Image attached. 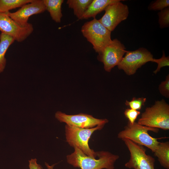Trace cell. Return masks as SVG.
I'll return each mask as SVG.
<instances>
[{"label": "cell", "instance_id": "obj_3", "mask_svg": "<svg viewBox=\"0 0 169 169\" xmlns=\"http://www.w3.org/2000/svg\"><path fill=\"white\" fill-rule=\"evenodd\" d=\"M137 123L146 126L169 130V105L163 99L156 101L153 106L146 109Z\"/></svg>", "mask_w": 169, "mask_h": 169}, {"label": "cell", "instance_id": "obj_2", "mask_svg": "<svg viewBox=\"0 0 169 169\" xmlns=\"http://www.w3.org/2000/svg\"><path fill=\"white\" fill-rule=\"evenodd\" d=\"M149 131L158 133L159 129L141 125L135 122L131 124L129 122L124 129L118 134L117 137L120 139H128L133 142L149 149L154 152L160 142L159 138L151 136Z\"/></svg>", "mask_w": 169, "mask_h": 169}, {"label": "cell", "instance_id": "obj_10", "mask_svg": "<svg viewBox=\"0 0 169 169\" xmlns=\"http://www.w3.org/2000/svg\"><path fill=\"white\" fill-rule=\"evenodd\" d=\"M127 51L124 45L116 38L112 40L98 56V59L103 63L105 70L110 72L119 64Z\"/></svg>", "mask_w": 169, "mask_h": 169}, {"label": "cell", "instance_id": "obj_6", "mask_svg": "<svg viewBox=\"0 0 169 169\" xmlns=\"http://www.w3.org/2000/svg\"><path fill=\"white\" fill-rule=\"evenodd\" d=\"M128 149L130 158L125 166L133 169H155L154 158L146 153V149L139 145L126 138L121 139Z\"/></svg>", "mask_w": 169, "mask_h": 169}, {"label": "cell", "instance_id": "obj_14", "mask_svg": "<svg viewBox=\"0 0 169 169\" xmlns=\"http://www.w3.org/2000/svg\"><path fill=\"white\" fill-rule=\"evenodd\" d=\"M46 10L49 13L52 19L57 23L61 22L63 16L61 7L63 0H43Z\"/></svg>", "mask_w": 169, "mask_h": 169}, {"label": "cell", "instance_id": "obj_16", "mask_svg": "<svg viewBox=\"0 0 169 169\" xmlns=\"http://www.w3.org/2000/svg\"><path fill=\"white\" fill-rule=\"evenodd\" d=\"M12 37L1 33L0 34V73L3 72L6 64L5 55L9 46L15 41Z\"/></svg>", "mask_w": 169, "mask_h": 169}, {"label": "cell", "instance_id": "obj_18", "mask_svg": "<svg viewBox=\"0 0 169 169\" xmlns=\"http://www.w3.org/2000/svg\"><path fill=\"white\" fill-rule=\"evenodd\" d=\"M33 0H0V13H7L10 10L30 3Z\"/></svg>", "mask_w": 169, "mask_h": 169}, {"label": "cell", "instance_id": "obj_8", "mask_svg": "<svg viewBox=\"0 0 169 169\" xmlns=\"http://www.w3.org/2000/svg\"><path fill=\"white\" fill-rule=\"evenodd\" d=\"M34 30L32 24L21 25L12 19L7 13H0V31L12 37L18 42L25 40Z\"/></svg>", "mask_w": 169, "mask_h": 169}, {"label": "cell", "instance_id": "obj_7", "mask_svg": "<svg viewBox=\"0 0 169 169\" xmlns=\"http://www.w3.org/2000/svg\"><path fill=\"white\" fill-rule=\"evenodd\" d=\"M153 59L151 52L146 48H141L135 51H126L117 67L126 74L131 75L146 63L152 62Z\"/></svg>", "mask_w": 169, "mask_h": 169}, {"label": "cell", "instance_id": "obj_25", "mask_svg": "<svg viewBox=\"0 0 169 169\" xmlns=\"http://www.w3.org/2000/svg\"><path fill=\"white\" fill-rule=\"evenodd\" d=\"M36 158L31 159L29 161V167L30 169H43L42 166L37 162Z\"/></svg>", "mask_w": 169, "mask_h": 169}, {"label": "cell", "instance_id": "obj_11", "mask_svg": "<svg viewBox=\"0 0 169 169\" xmlns=\"http://www.w3.org/2000/svg\"><path fill=\"white\" fill-rule=\"evenodd\" d=\"M55 116L60 122L65 123L70 126L84 128H91L98 125H105L108 122L107 119H97L91 115L83 113L69 115L58 111L55 113Z\"/></svg>", "mask_w": 169, "mask_h": 169}, {"label": "cell", "instance_id": "obj_1", "mask_svg": "<svg viewBox=\"0 0 169 169\" xmlns=\"http://www.w3.org/2000/svg\"><path fill=\"white\" fill-rule=\"evenodd\" d=\"M97 153L98 158L96 159L74 148V152L67 156V161L74 167L80 169H114L115 163L119 158L118 155L105 151Z\"/></svg>", "mask_w": 169, "mask_h": 169}, {"label": "cell", "instance_id": "obj_4", "mask_svg": "<svg viewBox=\"0 0 169 169\" xmlns=\"http://www.w3.org/2000/svg\"><path fill=\"white\" fill-rule=\"evenodd\" d=\"M105 125H98L91 128H84L66 125L65 135L66 141L74 148H77L86 155L94 158L97 156V152L90 149L89 141L94 131L101 130Z\"/></svg>", "mask_w": 169, "mask_h": 169}, {"label": "cell", "instance_id": "obj_19", "mask_svg": "<svg viewBox=\"0 0 169 169\" xmlns=\"http://www.w3.org/2000/svg\"><path fill=\"white\" fill-rule=\"evenodd\" d=\"M158 22L161 28H167L169 26V7L164 8L159 12Z\"/></svg>", "mask_w": 169, "mask_h": 169}, {"label": "cell", "instance_id": "obj_12", "mask_svg": "<svg viewBox=\"0 0 169 169\" xmlns=\"http://www.w3.org/2000/svg\"><path fill=\"white\" fill-rule=\"evenodd\" d=\"M46 10L43 0H33L31 2L22 6L15 12H8V16L19 24L25 26L31 16L40 14Z\"/></svg>", "mask_w": 169, "mask_h": 169}, {"label": "cell", "instance_id": "obj_17", "mask_svg": "<svg viewBox=\"0 0 169 169\" xmlns=\"http://www.w3.org/2000/svg\"><path fill=\"white\" fill-rule=\"evenodd\" d=\"M92 0H68L67 4L73 10L74 15L79 19H82L83 16Z\"/></svg>", "mask_w": 169, "mask_h": 169}, {"label": "cell", "instance_id": "obj_9", "mask_svg": "<svg viewBox=\"0 0 169 169\" xmlns=\"http://www.w3.org/2000/svg\"><path fill=\"white\" fill-rule=\"evenodd\" d=\"M118 0L105 8V13L99 21L111 32L122 21L126 19L129 15L128 6Z\"/></svg>", "mask_w": 169, "mask_h": 169}, {"label": "cell", "instance_id": "obj_20", "mask_svg": "<svg viewBox=\"0 0 169 169\" xmlns=\"http://www.w3.org/2000/svg\"><path fill=\"white\" fill-rule=\"evenodd\" d=\"M146 100L145 98H136L133 97L130 101L126 100L125 105L129 106L130 108L138 110L141 109L142 107L144 105Z\"/></svg>", "mask_w": 169, "mask_h": 169}, {"label": "cell", "instance_id": "obj_5", "mask_svg": "<svg viewBox=\"0 0 169 169\" xmlns=\"http://www.w3.org/2000/svg\"><path fill=\"white\" fill-rule=\"evenodd\" d=\"M81 32L83 36L92 45L94 49L98 54L112 40L111 32L95 18L85 22L82 26Z\"/></svg>", "mask_w": 169, "mask_h": 169}, {"label": "cell", "instance_id": "obj_22", "mask_svg": "<svg viewBox=\"0 0 169 169\" xmlns=\"http://www.w3.org/2000/svg\"><path fill=\"white\" fill-rule=\"evenodd\" d=\"M152 62L156 63L157 64L156 69L153 72L156 74L160 71L161 68L169 66V57L166 56L165 52L163 51L162 57L159 59H154Z\"/></svg>", "mask_w": 169, "mask_h": 169}, {"label": "cell", "instance_id": "obj_21", "mask_svg": "<svg viewBox=\"0 0 169 169\" xmlns=\"http://www.w3.org/2000/svg\"><path fill=\"white\" fill-rule=\"evenodd\" d=\"M169 6V0H157L150 4L148 9L151 10L161 11Z\"/></svg>", "mask_w": 169, "mask_h": 169}, {"label": "cell", "instance_id": "obj_26", "mask_svg": "<svg viewBox=\"0 0 169 169\" xmlns=\"http://www.w3.org/2000/svg\"><path fill=\"white\" fill-rule=\"evenodd\" d=\"M46 166H47L48 169H52L53 167H52L51 166H49L47 164H46Z\"/></svg>", "mask_w": 169, "mask_h": 169}, {"label": "cell", "instance_id": "obj_24", "mask_svg": "<svg viewBox=\"0 0 169 169\" xmlns=\"http://www.w3.org/2000/svg\"><path fill=\"white\" fill-rule=\"evenodd\" d=\"M160 93L164 97H169V75L166 77V80L162 81L159 86Z\"/></svg>", "mask_w": 169, "mask_h": 169}, {"label": "cell", "instance_id": "obj_15", "mask_svg": "<svg viewBox=\"0 0 169 169\" xmlns=\"http://www.w3.org/2000/svg\"><path fill=\"white\" fill-rule=\"evenodd\" d=\"M153 153L161 165L165 168L169 169V141L159 142Z\"/></svg>", "mask_w": 169, "mask_h": 169}, {"label": "cell", "instance_id": "obj_13", "mask_svg": "<svg viewBox=\"0 0 169 169\" xmlns=\"http://www.w3.org/2000/svg\"><path fill=\"white\" fill-rule=\"evenodd\" d=\"M118 0H92L90 4L84 14L83 19H88L93 17L104 10L110 4L115 2Z\"/></svg>", "mask_w": 169, "mask_h": 169}, {"label": "cell", "instance_id": "obj_23", "mask_svg": "<svg viewBox=\"0 0 169 169\" xmlns=\"http://www.w3.org/2000/svg\"><path fill=\"white\" fill-rule=\"evenodd\" d=\"M140 113V111L131 108L126 109L124 112L125 116L129 120L128 122L131 124L135 122L136 120Z\"/></svg>", "mask_w": 169, "mask_h": 169}]
</instances>
